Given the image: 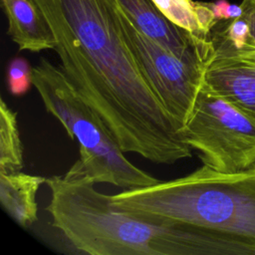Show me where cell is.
<instances>
[{"mask_svg": "<svg viewBox=\"0 0 255 255\" xmlns=\"http://www.w3.org/2000/svg\"><path fill=\"white\" fill-rule=\"evenodd\" d=\"M139 31L179 57L209 39H197L171 23L152 0H117Z\"/></svg>", "mask_w": 255, "mask_h": 255, "instance_id": "8", "label": "cell"}, {"mask_svg": "<svg viewBox=\"0 0 255 255\" xmlns=\"http://www.w3.org/2000/svg\"><path fill=\"white\" fill-rule=\"evenodd\" d=\"M118 8L127 39L140 69L166 111L183 128L192 114L213 56L211 38L179 57L139 31L119 2Z\"/></svg>", "mask_w": 255, "mask_h": 255, "instance_id": "6", "label": "cell"}, {"mask_svg": "<svg viewBox=\"0 0 255 255\" xmlns=\"http://www.w3.org/2000/svg\"><path fill=\"white\" fill-rule=\"evenodd\" d=\"M47 178L21 170L0 172V202L3 209L21 227L27 228L38 220L36 194Z\"/></svg>", "mask_w": 255, "mask_h": 255, "instance_id": "10", "label": "cell"}, {"mask_svg": "<svg viewBox=\"0 0 255 255\" xmlns=\"http://www.w3.org/2000/svg\"><path fill=\"white\" fill-rule=\"evenodd\" d=\"M110 197L119 209L201 228L220 240L227 255H255V167L222 172L203 164Z\"/></svg>", "mask_w": 255, "mask_h": 255, "instance_id": "3", "label": "cell"}, {"mask_svg": "<svg viewBox=\"0 0 255 255\" xmlns=\"http://www.w3.org/2000/svg\"><path fill=\"white\" fill-rule=\"evenodd\" d=\"M33 1L53 32L63 72L125 152L162 164L192 155L135 59L117 0Z\"/></svg>", "mask_w": 255, "mask_h": 255, "instance_id": "1", "label": "cell"}, {"mask_svg": "<svg viewBox=\"0 0 255 255\" xmlns=\"http://www.w3.org/2000/svg\"><path fill=\"white\" fill-rule=\"evenodd\" d=\"M157 9L174 25L197 39H209L218 22L208 2L192 0H152Z\"/></svg>", "mask_w": 255, "mask_h": 255, "instance_id": "11", "label": "cell"}, {"mask_svg": "<svg viewBox=\"0 0 255 255\" xmlns=\"http://www.w3.org/2000/svg\"><path fill=\"white\" fill-rule=\"evenodd\" d=\"M1 5L8 21L7 34L19 51L38 53L55 49L53 32L33 0H1Z\"/></svg>", "mask_w": 255, "mask_h": 255, "instance_id": "9", "label": "cell"}, {"mask_svg": "<svg viewBox=\"0 0 255 255\" xmlns=\"http://www.w3.org/2000/svg\"><path fill=\"white\" fill-rule=\"evenodd\" d=\"M208 5L213 11L217 21L236 19L241 17L243 13L241 5L230 3L227 0H216L214 2H208Z\"/></svg>", "mask_w": 255, "mask_h": 255, "instance_id": "14", "label": "cell"}, {"mask_svg": "<svg viewBox=\"0 0 255 255\" xmlns=\"http://www.w3.org/2000/svg\"><path fill=\"white\" fill-rule=\"evenodd\" d=\"M31 69L23 58H14L10 62L7 76L9 89L13 95L21 96L28 91L32 85Z\"/></svg>", "mask_w": 255, "mask_h": 255, "instance_id": "13", "label": "cell"}, {"mask_svg": "<svg viewBox=\"0 0 255 255\" xmlns=\"http://www.w3.org/2000/svg\"><path fill=\"white\" fill-rule=\"evenodd\" d=\"M240 5L243 10L242 16L249 27L251 40L255 45V0H242Z\"/></svg>", "mask_w": 255, "mask_h": 255, "instance_id": "15", "label": "cell"}, {"mask_svg": "<svg viewBox=\"0 0 255 255\" xmlns=\"http://www.w3.org/2000/svg\"><path fill=\"white\" fill-rule=\"evenodd\" d=\"M53 226L90 255H227L213 234L188 224L115 207L79 158L63 175L47 178Z\"/></svg>", "mask_w": 255, "mask_h": 255, "instance_id": "2", "label": "cell"}, {"mask_svg": "<svg viewBox=\"0 0 255 255\" xmlns=\"http://www.w3.org/2000/svg\"><path fill=\"white\" fill-rule=\"evenodd\" d=\"M211 41L214 52L204 82L255 122V45L251 40L235 49L218 40Z\"/></svg>", "mask_w": 255, "mask_h": 255, "instance_id": "7", "label": "cell"}, {"mask_svg": "<svg viewBox=\"0 0 255 255\" xmlns=\"http://www.w3.org/2000/svg\"><path fill=\"white\" fill-rule=\"evenodd\" d=\"M181 133L212 169L238 172L255 167V122L205 82Z\"/></svg>", "mask_w": 255, "mask_h": 255, "instance_id": "5", "label": "cell"}, {"mask_svg": "<svg viewBox=\"0 0 255 255\" xmlns=\"http://www.w3.org/2000/svg\"><path fill=\"white\" fill-rule=\"evenodd\" d=\"M23 145L20 137L17 113L1 98L0 101V172L22 170Z\"/></svg>", "mask_w": 255, "mask_h": 255, "instance_id": "12", "label": "cell"}, {"mask_svg": "<svg viewBox=\"0 0 255 255\" xmlns=\"http://www.w3.org/2000/svg\"><path fill=\"white\" fill-rule=\"evenodd\" d=\"M31 81L46 111L71 138L77 139L83 166L96 183L129 189L160 181L128 159L104 121L81 98L60 65L41 58L31 69Z\"/></svg>", "mask_w": 255, "mask_h": 255, "instance_id": "4", "label": "cell"}]
</instances>
